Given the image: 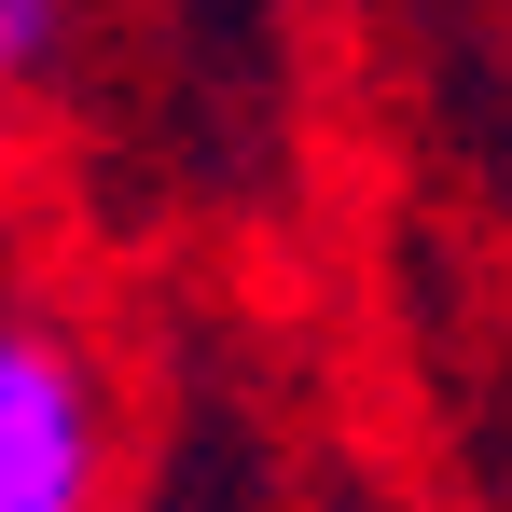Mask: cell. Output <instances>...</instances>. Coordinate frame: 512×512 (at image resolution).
<instances>
[{"label": "cell", "mask_w": 512, "mask_h": 512, "mask_svg": "<svg viewBox=\"0 0 512 512\" xmlns=\"http://www.w3.org/2000/svg\"><path fill=\"white\" fill-rule=\"evenodd\" d=\"M97 471H111V402L84 346L0 319V512H97Z\"/></svg>", "instance_id": "6da1fadb"}, {"label": "cell", "mask_w": 512, "mask_h": 512, "mask_svg": "<svg viewBox=\"0 0 512 512\" xmlns=\"http://www.w3.org/2000/svg\"><path fill=\"white\" fill-rule=\"evenodd\" d=\"M70 70V0H0V84H56Z\"/></svg>", "instance_id": "7a4b0ae2"}]
</instances>
